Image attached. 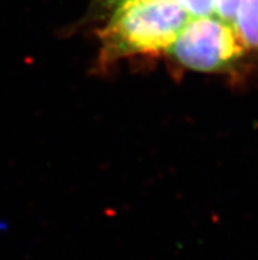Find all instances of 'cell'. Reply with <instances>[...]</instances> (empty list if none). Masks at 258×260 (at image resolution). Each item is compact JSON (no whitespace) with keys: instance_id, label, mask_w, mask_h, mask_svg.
I'll return each instance as SVG.
<instances>
[{"instance_id":"obj_1","label":"cell","mask_w":258,"mask_h":260,"mask_svg":"<svg viewBox=\"0 0 258 260\" xmlns=\"http://www.w3.org/2000/svg\"><path fill=\"white\" fill-rule=\"evenodd\" d=\"M189 20L174 0H125L100 32L101 62L169 50Z\"/></svg>"},{"instance_id":"obj_2","label":"cell","mask_w":258,"mask_h":260,"mask_svg":"<svg viewBox=\"0 0 258 260\" xmlns=\"http://www.w3.org/2000/svg\"><path fill=\"white\" fill-rule=\"evenodd\" d=\"M169 50L189 69L219 72L241 54L242 46L232 24L208 15L189 20Z\"/></svg>"},{"instance_id":"obj_3","label":"cell","mask_w":258,"mask_h":260,"mask_svg":"<svg viewBox=\"0 0 258 260\" xmlns=\"http://www.w3.org/2000/svg\"><path fill=\"white\" fill-rule=\"evenodd\" d=\"M233 26L242 44L258 49V0H244Z\"/></svg>"},{"instance_id":"obj_4","label":"cell","mask_w":258,"mask_h":260,"mask_svg":"<svg viewBox=\"0 0 258 260\" xmlns=\"http://www.w3.org/2000/svg\"><path fill=\"white\" fill-rule=\"evenodd\" d=\"M190 16H208L215 11V0H174Z\"/></svg>"},{"instance_id":"obj_5","label":"cell","mask_w":258,"mask_h":260,"mask_svg":"<svg viewBox=\"0 0 258 260\" xmlns=\"http://www.w3.org/2000/svg\"><path fill=\"white\" fill-rule=\"evenodd\" d=\"M242 3L244 0H215L216 16L233 25Z\"/></svg>"},{"instance_id":"obj_6","label":"cell","mask_w":258,"mask_h":260,"mask_svg":"<svg viewBox=\"0 0 258 260\" xmlns=\"http://www.w3.org/2000/svg\"><path fill=\"white\" fill-rule=\"evenodd\" d=\"M107 6H119L120 3L125 2V0H104Z\"/></svg>"}]
</instances>
